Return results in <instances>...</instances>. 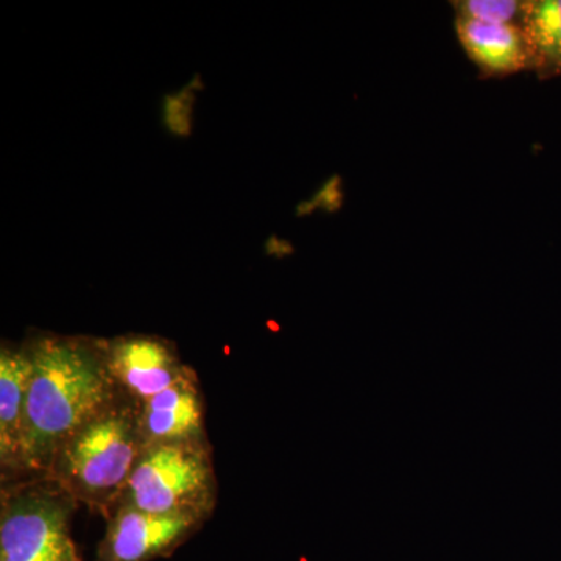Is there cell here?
Masks as SVG:
<instances>
[{
	"instance_id": "7",
	"label": "cell",
	"mask_w": 561,
	"mask_h": 561,
	"mask_svg": "<svg viewBox=\"0 0 561 561\" xmlns=\"http://www.w3.org/2000/svg\"><path fill=\"white\" fill-rule=\"evenodd\" d=\"M139 423L146 446L206 438L205 404L194 370L139 404Z\"/></svg>"
},
{
	"instance_id": "5",
	"label": "cell",
	"mask_w": 561,
	"mask_h": 561,
	"mask_svg": "<svg viewBox=\"0 0 561 561\" xmlns=\"http://www.w3.org/2000/svg\"><path fill=\"white\" fill-rule=\"evenodd\" d=\"M205 518L190 513H151L119 505L110 515L99 561H150L171 556Z\"/></svg>"
},
{
	"instance_id": "10",
	"label": "cell",
	"mask_w": 561,
	"mask_h": 561,
	"mask_svg": "<svg viewBox=\"0 0 561 561\" xmlns=\"http://www.w3.org/2000/svg\"><path fill=\"white\" fill-rule=\"evenodd\" d=\"M523 31L538 79L561 77V0H530Z\"/></svg>"
},
{
	"instance_id": "6",
	"label": "cell",
	"mask_w": 561,
	"mask_h": 561,
	"mask_svg": "<svg viewBox=\"0 0 561 561\" xmlns=\"http://www.w3.org/2000/svg\"><path fill=\"white\" fill-rule=\"evenodd\" d=\"M106 360L117 389L136 404L157 397L192 371L181 362L175 345L157 335L127 334L106 341Z\"/></svg>"
},
{
	"instance_id": "9",
	"label": "cell",
	"mask_w": 561,
	"mask_h": 561,
	"mask_svg": "<svg viewBox=\"0 0 561 561\" xmlns=\"http://www.w3.org/2000/svg\"><path fill=\"white\" fill-rule=\"evenodd\" d=\"M32 378L25 345L2 346L0 353V461L7 476H20L22 424Z\"/></svg>"
},
{
	"instance_id": "3",
	"label": "cell",
	"mask_w": 561,
	"mask_h": 561,
	"mask_svg": "<svg viewBox=\"0 0 561 561\" xmlns=\"http://www.w3.org/2000/svg\"><path fill=\"white\" fill-rule=\"evenodd\" d=\"M216 497V474L206 438L164 442L144 448L117 507L190 513L206 519Z\"/></svg>"
},
{
	"instance_id": "4",
	"label": "cell",
	"mask_w": 561,
	"mask_h": 561,
	"mask_svg": "<svg viewBox=\"0 0 561 561\" xmlns=\"http://www.w3.org/2000/svg\"><path fill=\"white\" fill-rule=\"evenodd\" d=\"M76 504L49 478L3 490L0 561H81L70 535Z\"/></svg>"
},
{
	"instance_id": "11",
	"label": "cell",
	"mask_w": 561,
	"mask_h": 561,
	"mask_svg": "<svg viewBox=\"0 0 561 561\" xmlns=\"http://www.w3.org/2000/svg\"><path fill=\"white\" fill-rule=\"evenodd\" d=\"M529 2L530 0H459L453 2V9L456 18L523 28Z\"/></svg>"
},
{
	"instance_id": "8",
	"label": "cell",
	"mask_w": 561,
	"mask_h": 561,
	"mask_svg": "<svg viewBox=\"0 0 561 561\" xmlns=\"http://www.w3.org/2000/svg\"><path fill=\"white\" fill-rule=\"evenodd\" d=\"M456 33L483 79H502L531 69L529 43L522 27L456 18Z\"/></svg>"
},
{
	"instance_id": "1",
	"label": "cell",
	"mask_w": 561,
	"mask_h": 561,
	"mask_svg": "<svg viewBox=\"0 0 561 561\" xmlns=\"http://www.w3.org/2000/svg\"><path fill=\"white\" fill-rule=\"evenodd\" d=\"M32 378L22 424L20 474L46 478L55 456L121 390L111 376L106 341L39 334L24 343Z\"/></svg>"
},
{
	"instance_id": "2",
	"label": "cell",
	"mask_w": 561,
	"mask_h": 561,
	"mask_svg": "<svg viewBox=\"0 0 561 561\" xmlns=\"http://www.w3.org/2000/svg\"><path fill=\"white\" fill-rule=\"evenodd\" d=\"M144 448L139 404L121 394L65 443L46 478L77 502L111 515Z\"/></svg>"
}]
</instances>
